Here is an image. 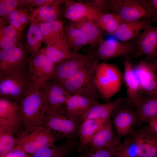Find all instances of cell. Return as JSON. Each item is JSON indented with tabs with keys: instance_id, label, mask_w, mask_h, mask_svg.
I'll use <instances>...</instances> for the list:
<instances>
[{
	"instance_id": "obj_1",
	"label": "cell",
	"mask_w": 157,
	"mask_h": 157,
	"mask_svg": "<svg viewBox=\"0 0 157 157\" xmlns=\"http://www.w3.org/2000/svg\"><path fill=\"white\" fill-rule=\"evenodd\" d=\"M19 105V124L24 128L43 125L48 106L45 97L40 88L33 84Z\"/></svg>"
},
{
	"instance_id": "obj_2",
	"label": "cell",
	"mask_w": 157,
	"mask_h": 157,
	"mask_svg": "<svg viewBox=\"0 0 157 157\" xmlns=\"http://www.w3.org/2000/svg\"><path fill=\"white\" fill-rule=\"evenodd\" d=\"M99 60L97 58L84 66L60 84L72 95H81L92 100L100 96L94 80V73Z\"/></svg>"
},
{
	"instance_id": "obj_3",
	"label": "cell",
	"mask_w": 157,
	"mask_h": 157,
	"mask_svg": "<svg viewBox=\"0 0 157 157\" xmlns=\"http://www.w3.org/2000/svg\"><path fill=\"white\" fill-rule=\"evenodd\" d=\"M80 118L69 113L65 106L47 112L43 126L57 140L69 138L78 132Z\"/></svg>"
},
{
	"instance_id": "obj_4",
	"label": "cell",
	"mask_w": 157,
	"mask_h": 157,
	"mask_svg": "<svg viewBox=\"0 0 157 157\" xmlns=\"http://www.w3.org/2000/svg\"><path fill=\"white\" fill-rule=\"evenodd\" d=\"M33 84L28 66L8 73L0 74V98L9 99L19 104Z\"/></svg>"
},
{
	"instance_id": "obj_5",
	"label": "cell",
	"mask_w": 157,
	"mask_h": 157,
	"mask_svg": "<svg viewBox=\"0 0 157 157\" xmlns=\"http://www.w3.org/2000/svg\"><path fill=\"white\" fill-rule=\"evenodd\" d=\"M94 77L101 97L108 102L120 90L123 82V74L118 67L105 62L98 63Z\"/></svg>"
},
{
	"instance_id": "obj_6",
	"label": "cell",
	"mask_w": 157,
	"mask_h": 157,
	"mask_svg": "<svg viewBox=\"0 0 157 157\" xmlns=\"http://www.w3.org/2000/svg\"><path fill=\"white\" fill-rule=\"evenodd\" d=\"M24 128L19 131L16 138L15 148L31 155L54 145L57 140L43 126Z\"/></svg>"
},
{
	"instance_id": "obj_7",
	"label": "cell",
	"mask_w": 157,
	"mask_h": 157,
	"mask_svg": "<svg viewBox=\"0 0 157 157\" xmlns=\"http://www.w3.org/2000/svg\"><path fill=\"white\" fill-rule=\"evenodd\" d=\"M109 1L113 13L118 16L124 22L156 17L147 7L145 0Z\"/></svg>"
},
{
	"instance_id": "obj_8",
	"label": "cell",
	"mask_w": 157,
	"mask_h": 157,
	"mask_svg": "<svg viewBox=\"0 0 157 157\" xmlns=\"http://www.w3.org/2000/svg\"><path fill=\"white\" fill-rule=\"evenodd\" d=\"M137 52L136 45L132 41L124 42L110 39L102 40L92 53L99 60L106 61L119 56L130 60L135 57Z\"/></svg>"
},
{
	"instance_id": "obj_9",
	"label": "cell",
	"mask_w": 157,
	"mask_h": 157,
	"mask_svg": "<svg viewBox=\"0 0 157 157\" xmlns=\"http://www.w3.org/2000/svg\"><path fill=\"white\" fill-rule=\"evenodd\" d=\"M28 54L26 45L21 40L12 47L0 50V74L28 66Z\"/></svg>"
},
{
	"instance_id": "obj_10",
	"label": "cell",
	"mask_w": 157,
	"mask_h": 157,
	"mask_svg": "<svg viewBox=\"0 0 157 157\" xmlns=\"http://www.w3.org/2000/svg\"><path fill=\"white\" fill-rule=\"evenodd\" d=\"M111 116L113 124L119 138L127 135L138 121L137 107L125 100L116 107Z\"/></svg>"
},
{
	"instance_id": "obj_11",
	"label": "cell",
	"mask_w": 157,
	"mask_h": 157,
	"mask_svg": "<svg viewBox=\"0 0 157 157\" xmlns=\"http://www.w3.org/2000/svg\"><path fill=\"white\" fill-rule=\"evenodd\" d=\"M55 69V64L40 51L29 57V72L33 84L40 88L52 78Z\"/></svg>"
},
{
	"instance_id": "obj_12",
	"label": "cell",
	"mask_w": 157,
	"mask_h": 157,
	"mask_svg": "<svg viewBox=\"0 0 157 157\" xmlns=\"http://www.w3.org/2000/svg\"><path fill=\"white\" fill-rule=\"evenodd\" d=\"M97 58L92 54L77 53L71 57L55 64L51 79L60 85L81 68Z\"/></svg>"
},
{
	"instance_id": "obj_13",
	"label": "cell",
	"mask_w": 157,
	"mask_h": 157,
	"mask_svg": "<svg viewBox=\"0 0 157 157\" xmlns=\"http://www.w3.org/2000/svg\"><path fill=\"white\" fill-rule=\"evenodd\" d=\"M133 69L142 95H157V71L155 65L142 60L133 66Z\"/></svg>"
},
{
	"instance_id": "obj_14",
	"label": "cell",
	"mask_w": 157,
	"mask_h": 157,
	"mask_svg": "<svg viewBox=\"0 0 157 157\" xmlns=\"http://www.w3.org/2000/svg\"><path fill=\"white\" fill-rule=\"evenodd\" d=\"M132 40L137 49L134 58L145 55V60L148 61H157V27L149 26Z\"/></svg>"
},
{
	"instance_id": "obj_15",
	"label": "cell",
	"mask_w": 157,
	"mask_h": 157,
	"mask_svg": "<svg viewBox=\"0 0 157 157\" xmlns=\"http://www.w3.org/2000/svg\"><path fill=\"white\" fill-rule=\"evenodd\" d=\"M63 15L73 22L89 19L97 20L105 13L101 9L87 3L68 0Z\"/></svg>"
},
{
	"instance_id": "obj_16",
	"label": "cell",
	"mask_w": 157,
	"mask_h": 157,
	"mask_svg": "<svg viewBox=\"0 0 157 157\" xmlns=\"http://www.w3.org/2000/svg\"><path fill=\"white\" fill-rule=\"evenodd\" d=\"M136 142L138 157H157V134L149 126L131 131Z\"/></svg>"
},
{
	"instance_id": "obj_17",
	"label": "cell",
	"mask_w": 157,
	"mask_h": 157,
	"mask_svg": "<svg viewBox=\"0 0 157 157\" xmlns=\"http://www.w3.org/2000/svg\"><path fill=\"white\" fill-rule=\"evenodd\" d=\"M47 101L49 112L65 106L72 95L58 83L48 81L40 88Z\"/></svg>"
},
{
	"instance_id": "obj_18",
	"label": "cell",
	"mask_w": 157,
	"mask_h": 157,
	"mask_svg": "<svg viewBox=\"0 0 157 157\" xmlns=\"http://www.w3.org/2000/svg\"><path fill=\"white\" fill-rule=\"evenodd\" d=\"M124 65L123 82L126 88L127 93L125 100L137 107L142 96V90L130 60L125 59Z\"/></svg>"
},
{
	"instance_id": "obj_19",
	"label": "cell",
	"mask_w": 157,
	"mask_h": 157,
	"mask_svg": "<svg viewBox=\"0 0 157 157\" xmlns=\"http://www.w3.org/2000/svg\"><path fill=\"white\" fill-rule=\"evenodd\" d=\"M112 124L110 119L106 120L88 144L94 148L109 149L116 152L117 155L118 145L116 144L114 139Z\"/></svg>"
},
{
	"instance_id": "obj_20",
	"label": "cell",
	"mask_w": 157,
	"mask_h": 157,
	"mask_svg": "<svg viewBox=\"0 0 157 157\" xmlns=\"http://www.w3.org/2000/svg\"><path fill=\"white\" fill-rule=\"evenodd\" d=\"M20 123L19 104L4 98H0V126L14 129L18 128Z\"/></svg>"
},
{
	"instance_id": "obj_21",
	"label": "cell",
	"mask_w": 157,
	"mask_h": 157,
	"mask_svg": "<svg viewBox=\"0 0 157 157\" xmlns=\"http://www.w3.org/2000/svg\"><path fill=\"white\" fill-rule=\"evenodd\" d=\"M152 23V19L150 18L123 22L120 24L113 35L120 41L128 42L136 38L142 31L151 25Z\"/></svg>"
},
{
	"instance_id": "obj_22",
	"label": "cell",
	"mask_w": 157,
	"mask_h": 157,
	"mask_svg": "<svg viewBox=\"0 0 157 157\" xmlns=\"http://www.w3.org/2000/svg\"><path fill=\"white\" fill-rule=\"evenodd\" d=\"M125 99L124 97L119 98L104 104H100L95 100L92 106L80 118L82 121L91 119L105 120L110 119L114 109Z\"/></svg>"
},
{
	"instance_id": "obj_23",
	"label": "cell",
	"mask_w": 157,
	"mask_h": 157,
	"mask_svg": "<svg viewBox=\"0 0 157 157\" xmlns=\"http://www.w3.org/2000/svg\"><path fill=\"white\" fill-rule=\"evenodd\" d=\"M105 121L98 119H88L83 121L78 132L80 140L78 148L79 153H82L85 149L92 137Z\"/></svg>"
},
{
	"instance_id": "obj_24",
	"label": "cell",
	"mask_w": 157,
	"mask_h": 157,
	"mask_svg": "<svg viewBox=\"0 0 157 157\" xmlns=\"http://www.w3.org/2000/svg\"><path fill=\"white\" fill-rule=\"evenodd\" d=\"M71 24L82 31L87 38L88 44L92 48H97L99 43L103 40L104 31L99 28L94 21L85 19L72 22Z\"/></svg>"
},
{
	"instance_id": "obj_25",
	"label": "cell",
	"mask_w": 157,
	"mask_h": 157,
	"mask_svg": "<svg viewBox=\"0 0 157 157\" xmlns=\"http://www.w3.org/2000/svg\"><path fill=\"white\" fill-rule=\"evenodd\" d=\"M38 24L43 36V42L46 47L54 44L64 36V28L61 20Z\"/></svg>"
},
{
	"instance_id": "obj_26",
	"label": "cell",
	"mask_w": 157,
	"mask_h": 157,
	"mask_svg": "<svg viewBox=\"0 0 157 157\" xmlns=\"http://www.w3.org/2000/svg\"><path fill=\"white\" fill-rule=\"evenodd\" d=\"M138 124L148 122L157 116V94L143 95L137 107Z\"/></svg>"
},
{
	"instance_id": "obj_27",
	"label": "cell",
	"mask_w": 157,
	"mask_h": 157,
	"mask_svg": "<svg viewBox=\"0 0 157 157\" xmlns=\"http://www.w3.org/2000/svg\"><path fill=\"white\" fill-rule=\"evenodd\" d=\"M60 5L55 4L33 8L31 12V17L38 23L60 20L63 11Z\"/></svg>"
},
{
	"instance_id": "obj_28",
	"label": "cell",
	"mask_w": 157,
	"mask_h": 157,
	"mask_svg": "<svg viewBox=\"0 0 157 157\" xmlns=\"http://www.w3.org/2000/svg\"><path fill=\"white\" fill-rule=\"evenodd\" d=\"M40 51L44 54L55 64L74 55L71 52L64 35L54 44L41 49Z\"/></svg>"
},
{
	"instance_id": "obj_29",
	"label": "cell",
	"mask_w": 157,
	"mask_h": 157,
	"mask_svg": "<svg viewBox=\"0 0 157 157\" xmlns=\"http://www.w3.org/2000/svg\"><path fill=\"white\" fill-rule=\"evenodd\" d=\"M64 29V36L73 55L77 53L84 46L88 44V40L83 33L71 24L66 26Z\"/></svg>"
},
{
	"instance_id": "obj_30",
	"label": "cell",
	"mask_w": 157,
	"mask_h": 157,
	"mask_svg": "<svg viewBox=\"0 0 157 157\" xmlns=\"http://www.w3.org/2000/svg\"><path fill=\"white\" fill-rule=\"evenodd\" d=\"M23 33L19 31L0 18V50L15 45L21 40Z\"/></svg>"
},
{
	"instance_id": "obj_31",
	"label": "cell",
	"mask_w": 157,
	"mask_h": 157,
	"mask_svg": "<svg viewBox=\"0 0 157 157\" xmlns=\"http://www.w3.org/2000/svg\"><path fill=\"white\" fill-rule=\"evenodd\" d=\"M42 42L43 36L38 23L31 17L26 35V47L28 54L32 55L38 53Z\"/></svg>"
},
{
	"instance_id": "obj_32",
	"label": "cell",
	"mask_w": 157,
	"mask_h": 157,
	"mask_svg": "<svg viewBox=\"0 0 157 157\" xmlns=\"http://www.w3.org/2000/svg\"><path fill=\"white\" fill-rule=\"evenodd\" d=\"M33 8L19 7L14 10L6 17L2 18L7 24L19 31L23 32L31 22V12Z\"/></svg>"
},
{
	"instance_id": "obj_33",
	"label": "cell",
	"mask_w": 157,
	"mask_h": 157,
	"mask_svg": "<svg viewBox=\"0 0 157 157\" xmlns=\"http://www.w3.org/2000/svg\"><path fill=\"white\" fill-rule=\"evenodd\" d=\"M95 100L81 95H72L67 100L65 106L70 114L80 117L92 106Z\"/></svg>"
},
{
	"instance_id": "obj_34",
	"label": "cell",
	"mask_w": 157,
	"mask_h": 157,
	"mask_svg": "<svg viewBox=\"0 0 157 157\" xmlns=\"http://www.w3.org/2000/svg\"><path fill=\"white\" fill-rule=\"evenodd\" d=\"M12 128L0 126V157H4L16 147V138Z\"/></svg>"
},
{
	"instance_id": "obj_35",
	"label": "cell",
	"mask_w": 157,
	"mask_h": 157,
	"mask_svg": "<svg viewBox=\"0 0 157 157\" xmlns=\"http://www.w3.org/2000/svg\"><path fill=\"white\" fill-rule=\"evenodd\" d=\"M94 22L102 30L113 35L120 24L124 22L118 16L110 13H104Z\"/></svg>"
},
{
	"instance_id": "obj_36",
	"label": "cell",
	"mask_w": 157,
	"mask_h": 157,
	"mask_svg": "<svg viewBox=\"0 0 157 157\" xmlns=\"http://www.w3.org/2000/svg\"><path fill=\"white\" fill-rule=\"evenodd\" d=\"M69 151L66 145L56 146L54 144L40 149L30 157H65Z\"/></svg>"
},
{
	"instance_id": "obj_37",
	"label": "cell",
	"mask_w": 157,
	"mask_h": 157,
	"mask_svg": "<svg viewBox=\"0 0 157 157\" xmlns=\"http://www.w3.org/2000/svg\"><path fill=\"white\" fill-rule=\"evenodd\" d=\"M128 135V137L124 142L118 147L117 155L124 157H138L137 148L135 140L131 132Z\"/></svg>"
},
{
	"instance_id": "obj_38",
	"label": "cell",
	"mask_w": 157,
	"mask_h": 157,
	"mask_svg": "<svg viewBox=\"0 0 157 157\" xmlns=\"http://www.w3.org/2000/svg\"><path fill=\"white\" fill-rule=\"evenodd\" d=\"M20 8H35L58 4H65L67 0H19Z\"/></svg>"
},
{
	"instance_id": "obj_39",
	"label": "cell",
	"mask_w": 157,
	"mask_h": 157,
	"mask_svg": "<svg viewBox=\"0 0 157 157\" xmlns=\"http://www.w3.org/2000/svg\"><path fill=\"white\" fill-rule=\"evenodd\" d=\"M19 0H0V15L4 18L19 7Z\"/></svg>"
},
{
	"instance_id": "obj_40",
	"label": "cell",
	"mask_w": 157,
	"mask_h": 157,
	"mask_svg": "<svg viewBox=\"0 0 157 157\" xmlns=\"http://www.w3.org/2000/svg\"><path fill=\"white\" fill-rule=\"evenodd\" d=\"M117 154L114 151L105 148H91L85 153L82 157H114Z\"/></svg>"
},
{
	"instance_id": "obj_41",
	"label": "cell",
	"mask_w": 157,
	"mask_h": 157,
	"mask_svg": "<svg viewBox=\"0 0 157 157\" xmlns=\"http://www.w3.org/2000/svg\"><path fill=\"white\" fill-rule=\"evenodd\" d=\"M146 4L151 12L156 17L152 19V22H157V0L145 1Z\"/></svg>"
},
{
	"instance_id": "obj_42",
	"label": "cell",
	"mask_w": 157,
	"mask_h": 157,
	"mask_svg": "<svg viewBox=\"0 0 157 157\" xmlns=\"http://www.w3.org/2000/svg\"><path fill=\"white\" fill-rule=\"evenodd\" d=\"M4 157H30V155L23 151L15 148Z\"/></svg>"
},
{
	"instance_id": "obj_43",
	"label": "cell",
	"mask_w": 157,
	"mask_h": 157,
	"mask_svg": "<svg viewBox=\"0 0 157 157\" xmlns=\"http://www.w3.org/2000/svg\"><path fill=\"white\" fill-rule=\"evenodd\" d=\"M147 123L151 130L157 134V116L150 120Z\"/></svg>"
},
{
	"instance_id": "obj_44",
	"label": "cell",
	"mask_w": 157,
	"mask_h": 157,
	"mask_svg": "<svg viewBox=\"0 0 157 157\" xmlns=\"http://www.w3.org/2000/svg\"><path fill=\"white\" fill-rule=\"evenodd\" d=\"M153 63H154L155 65L156 66V69H157V61L154 62Z\"/></svg>"
},
{
	"instance_id": "obj_45",
	"label": "cell",
	"mask_w": 157,
	"mask_h": 157,
	"mask_svg": "<svg viewBox=\"0 0 157 157\" xmlns=\"http://www.w3.org/2000/svg\"><path fill=\"white\" fill-rule=\"evenodd\" d=\"M116 157H124L123 156L120 155H119V154H118L116 156Z\"/></svg>"
}]
</instances>
